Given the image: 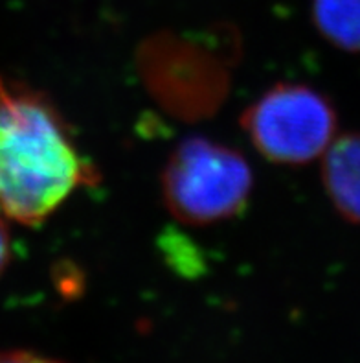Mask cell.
<instances>
[{
  "instance_id": "obj_1",
  "label": "cell",
  "mask_w": 360,
  "mask_h": 363,
  "mask_svg": "<svg viewBox=\"0 0 360 363\" xmlns=\"http://www.w3.org/2000/svg\"><path fill=\"white\" fill-rule=\"evenodd\" d=\"M98 183L96 164L50 96L0 76V214L37 227Z\"/></svg>"
},
{
  "instance_id": "obj_2",
  "label": "cell",
  "mask_w": 360,
  "mask_h": 363,
  "mask_svg": "<svg viewBox=\"0 0 360 363\" xmlns=\"http://www.w3.org/2000/svg\"><path fill=\"white\" fill-rule=\"evenodd\" d=\"M168 211L187 225H214L241 214L254 189L245 157L204 137L184 138L162 170Z\"/></svg>"
},
{
  "instance_id": "obj_3",
  "label": "cell",
  "mask_w": 360,
  "mask_h": 363,
  "mask_svg": "<svg viewBox=\"0 0 360 363\" xmlns=\"http://www.w3.org/2000/svg\"><path fill=\"white\" fill-rule=\"evenodd\" d=\"M252 146L274 164L316 161L337 138V113L325 94L303 83H279L243 113Z\"/></svg>"
},
{
  "instance_id": "obj_4",
  "label": "cell",
  "mask_w": 360,
  "mask_h": 363,
  "mask_svg": "<svg viewBox=\"0 0 360 363\" xmlns=\"http://www.w3.org/2000/svg\"><path fill=\"white\" fill-rule=\"evenodd\" d=\"M322 181L335 211L360 223V131L337 137L322 155Z\"/></svg>"
},
{
  "instance_id": "obj_5",
  "label": "cell",
  "mask_w": 360,
  "mask_h": 363,
  "mask_svg": "<svg viewBox=\"0 0 360 363\" xmlns=\"http://www.w3.org/2000/svg\"><path fill=\"white\" fill-rule=\"evenodd\" d=\"M313 23L325 41L360 52V0H313Z\"/></svg>"
},
{
  "instance_id": "obj_6",
  "label": "cell",
  "mask_w": 360,
  "mask_h": 363,
  "mask_svg": "<svg viewBox=\"0 0 360 363\" xmlns=\"http://www.w3.org/2000/svg\"><path fill=\"white\" fill-rule=\"evenodd\" d=\"M0 363H61L28 350H0Z\"/></svg>"
},
{
  "instance_id": "obj_7",
  "label": "cell",
  "mask_w": 360,
  "mask_h": 363,
  "mask_svg": "<svg viewBox=\"0 0 360 363\" xmlns=\"http://www.w3.org/2000/svg\"><path fill=\"white\" fill-rule=\"evenodd\" d=\"M11 238H9V229L6 225V218L0 214V277L4 275L11 262Z\"/></svg>"
}]
</instances>
